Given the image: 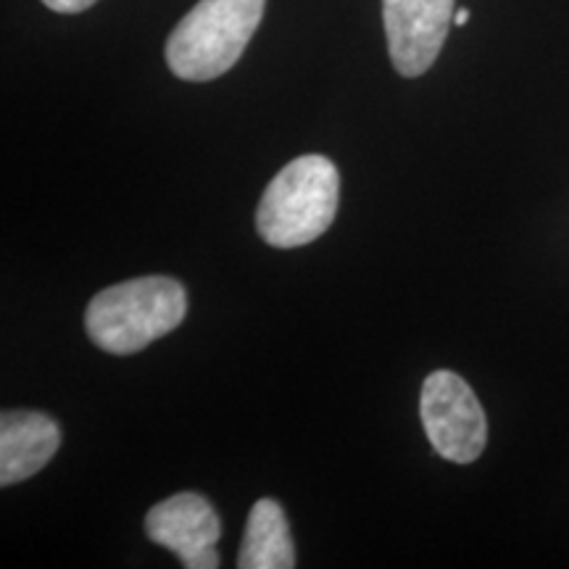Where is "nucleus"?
<instances>
[{
  "label": "nucleus",
  "instance_id": "obj_1",
  "mask_svg": "<svg viewBox=\"0 0 569 569\" xmlns=\"http://www.w3.org/2000/svg\"><path fill=\"white\" fill-rule=\"evenodd\" d=\"M188 315V293L172 277H138L92 298L84 330L106 353L130 356L169 336Z\"/></svg>",
  "mask_w": 569,
  "mask_h": 569
},
{
  "label": "nucleus",
  "instance_id": "obj_2",
  "mask_svg": "<svg viewBox=\"0 0 569 569\" xmlns=\"http://www.w3.org/2000/svg\"><path fill=\"white\" fill-rule=\"evenodd\" d=\"M338 167L327 156H298L269 182L256 211V230L272 248L315 243L336 222Z\"/></svg>",
  "mask_w": 569,
  "mask_h": 569
},
{
  "label": "nucleus",
  "instance_id": "obj_3",
  "mask_svg": "<svg viewBox=\"0 0 569 569\" xmlns=\"http://www.w3.org/2000/svg\"><path fill=\"white\" fill-rule=\"evenodd\" d=\"M267 0H201L167 40V63L188 82L217 80L259 30Z\"/></svg>",
  "mask_w": 569,
  "mask_h": 569
},
{
  "label": "nucleus",
  "instance_id": "obj_4",
  "mask_svg": "<svg viewBox=\"0 0 569 569\" xmlns=\"http://www.w3.org/2000/svg\"><path fill=\"white\" fill-rule=\"evenodd\" d=\"M427 440L453 465H472L488 443V419L465 377L451 369L427 375L419 396Z\"/></svg>",
  "mask_w": 569,
  "mask_h": 569
},
{
  "label": "nucleus",
  "instance_id": "obj_5",
  "mask_svg": "<svg viewBox=\"0 0 569 569\" xmlns=\"http://www.w3.org/2000/svg\"><path fill=\"white\" fill-rule=\"evenodd\" d=\"M453 13V0H382L388 53L398 74L419 77L436 63Z\"/></svg>",
  "mask_w": 569,
  "mask_h": 569
},
{
  "label": "nucleus",
  "instance_id": "obj_6",
  "mask_svg": "<svg viewBox=\"0 0 569 569\" xmlns=\"http://www.w3.org/2000/svg\"><path fill=\"white\" fill-rule=\"evenodd\" d=\"M146 536L163 546L188 569H217L222 519L198 493H177L146 515Z\"/></svg>",
  "mask_w": 569,
  "mask_h": 569
},
{
  "label": "nucleus",
  "instance_id": "obj_7",
  "mask_svg": "<svg viewBox=\"0 0 569 569\" xmlns=\"http://www.w3.org/2000/svg\"><path fill=\"white\" fill-rule=\"evenodd\" d=\"M61 430L40 411H3L0 417V486L30 480L56 457Z\"/></svg>",
  "mask_w": 569,
  "mask_h": 569
},
{
  "label": "nucleus",
  "instance_id": "obj_8",
  "mask_svg": "<svg viewBox=\"0 0 569 569\" xmlns=\"http://www.w3.org/2000/svg\"><path fill=\"white\" fill-rule=\"evenodd\" d=\"M240 569H293L296 546L290 538L284 509L274 498H261L251 507L246 538L238 557Z\"/></svg>",
  "mask_w": 569,
  "mask_h": 569
},
{
  "label": "nucleus",
  "instance_id": "obj_9",
  "mask_svg": "<svg viewBox=\"0 0 569 569\" xmlns=\"http://www.w3.org/2000/svg\"><path fill=\"white\" fill-rule=\"evenodd\" d=\"M42 3L56 13H80L88 11L90 6H96L98 0H42Z\"/></svg>",
  "mask_w": 569,
  "mask_h": 569
},
{
  "label": "nucleus",
  "instance_id": "obj_10",
  "mask_svg": "<svg viewBox=\"0 0 569 569\" xmlns=\"http://www.w3.org/2000/svg\"><path fill=\"white\" fill-rule=\"evenodd\" d=\"M467 21H469V9H457V13H453V24L465 27Z\"/></svg>",
  "mask_w": 569,
  "mask_h": 569
}]
</instances>
